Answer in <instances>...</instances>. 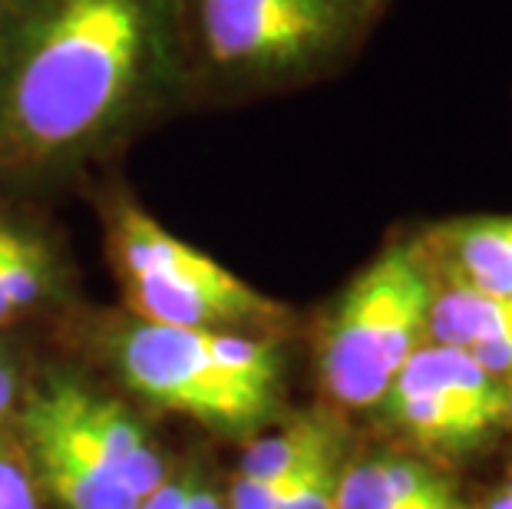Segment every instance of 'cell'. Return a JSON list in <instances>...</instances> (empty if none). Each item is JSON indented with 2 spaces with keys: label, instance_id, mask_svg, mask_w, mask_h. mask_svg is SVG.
Returning a JSON list of instances; mask_svg holds the SVG:
<instances>
[{
  "label": "cell",
  "instance_id": "obj_1",
  "mask_svg": "<svg viewBox=\"0 0 512 509\" xmlns=\"http://www.w3.org/2000/svg\"><path fill=\"white\" fill-rule=\"evenodd\" d=\"M182 110L169 0H10L0 20V196L96 166Z\"/></svg>",
  "mask_w": 512,
  "mask_h": 509
},
{
  "label": "cell",
  "instance_id": "obj_2",
  "mask_svg": "<svg viewBox=\"0 0 512 509\" xmlns=\"http://www.w3.org/2000/svg\"><path fill=\"white\" fill-rule=\"evenodd\" d=\"M390 0H169L182 110L242 106L341 73Z\"/></svg>",
  "mask_w": 512,
  "mask_h": 509
},
{
  "label": "cell",
  "instance_id": "obj_3",
  "mask_svg": "<svg viewBox=\"0 0 512 509\" xmlns=\"http://www.w3.org/2000/svg\"><path fill=\"white\" fill-rule=\"evenodd\" d=\"M86 341L136 397L225 437H248L285 397L281 338L93 314Z\"/></svg>",
  "mask_w": 512,
  "mask_h": 509
},
{
  "label": "cell",
  "instance_id": "obj_4",
  "mask_svg": "<svg viewBox=\"0 0 512 509\" xmlns=\"http://www.w3.org/2000/svg\"><path fill=\"white\" fill-rule=\"evenodd\" d=\"M106 258L116 275L123 311L152 324L281 338L291 314L228 272L212 255L182 242L129 192L100 202Z\"/></svg>",
  "mask_w": 512,
  "mask_h": 509
},
{
  "label": "cell",
  "instance_id": "obj_5",
  "mask_svg": "<svg viewBox=\"0 0 512 509\" xmlns=\"http://www.w3.org/2000/svg\"><path fill=\"white\" fill-rule=\"evenodd\" d=\"M437 278L420 238H397L334 298L318 331V374L344 410H374L410 354L427 344Z\"/></svg>",
  "mask_w": 512,
  "mask_h": 509
},
{
  "label": "cell",
  "instance_id": "obj_6",
  "mask_svg": "<svg viewBox=\"0 0 512 509\" xmlns=\"http://www.w3.org/2000/svg\"><path fill=\"white\" fill-rule=\"evenodd\" d=\"M10 424L20 430V440L53 443L73 460L129 486L139 500L172 476L162 450L119 400L60 367H47L24 387Z\"/></svg>",
  "mask_w": 512,
  "mask_h": 509
},
{
  "label": "cell",
  "instance_id": "obj_7",
  "mask_svg": "<svg viewBox=\"0 0 512 509\" xmlns=\"http://www.w3.org/2000/svg\"><path fill=\"white\" fill-rule=\"evenodd\" d=\"M374 410L423 453H470L509 424V387L466 351L427 341Z\"/></svg>",
  "mask_w": 512,
  "mask_h": 509
},
{
  "label": "cell",
  "instance_id": "obj_8",
  "mask_svg": "<svg viewBox=\"0 0 512 509\" xmlns=\"http://www.w3.org/2000/svg\"><path fill=\"white\" fill-rule=\"evenodd\" d=\"M70 301V265L47 225L0 196V331Z\"/></svg>",
  "mask_w": 512,
  "mask_h": 509
},
{
  "label": "cell",
  "instance_id": "obj_9",
  "mask_svg": "<svg viewBox=\"0 0 512 509\" xmlns=\"http://www.w3.org/2000/svg\"><path fill=\"white\" fill-rule=\"evenodd\" d=\"M427 341L466 351L496 381L512 384V298H496L437 278Z\"/></svg>",
  "mask_w": 512,
  "mask_h": 509
},
{
  "label": "cell",
  "instance_id": "obj_10",
  "mask_svg": "<svg viewBox=\"0 0 512 509\" xmlns=\"http://www.w3.org/2000/svg\"><path fill=\"white\" fill-rule=\"evenodd\" d=\"M433 275L512 298V215H470L417 235Z\"/></svg>",
  "mask_w": 512,
  "mask_h": 509
},
{
  "label": "cell",
  "instance_id": "obj_11",
  "mask_svg": "<svg viewBox=\"0 0 512 509\" xmlns=\"http://www.w3.org/2000/svg\"><path fill=\"white\" fill-rule=\"evenodd\" d=\"M344 440V424L334 410L318 407L291 417L278 433L252 440L245 450L242 467L235 473V483L228 490V509H268L271 493L288 480L294 470H301L314 453H321L331 443Z\"/></svg>",
  "mask_w": 512,
  "mask_h": 509
},
{
  "label": "cell",
  "instance_id": "obj_12",
  "mask_svg": "<svg viewBox=\"0 0 512 509\" xmlns=\"http://www.w3.org/2000/svg\"><path fill=\"white\" fill-rule=\"evenodd\" d=\"M450 486L453 483L427 460L377 453V457L344 463L337 509H403Z\"/></svg>",
  "mask_w": 512,
  "mask_h": 509
},
{
  "label": "cell",
  "instance_id": "obj_13",
  "mask_svg": "<svg viewBox=\"0 0 512 509\" xmlns=\"http://www.w3.org/2000/svg\"><path fill=\"white\" fill-rule=\"evenodd\" d=\"M344 443L328 447L318 453L304 473L298 476V483L291 486L288 500L281 503V509H337V493H341V473H344Z\"/></svg>",
  "mask_w": 512,
  "mask_h": 509
},
{
  "label": "cell",
  "instance_id": "obj_14",
  "mask_svg": "<svg viewBox=\"0 0 512 509\" xmlns=\"http://www.w3.org/2000/svg\"><path fill=\"white\" fill-rule=\"evenodd\" d=\"M136 509H225V500L195 470L172 473L159 490L139 500Z\"/></svg>",
  "mask_w": 512,
  "mask_h": 509
},
{
  "label": "cell",
  "instance_id": "obj_15",
  "mask_svg": "<svg viewBox=\"0 0 512 509\" xmlns=\"http://www.w3.org/2000/svg\"><path fill=\"white\" fill-rule=\"evenodd\" d=\"M0 509H40L37 480L0 437Z\"/></svg>",
  "mask_w": 512,
  "mask_h": 509
},
{
  "label": "cell",
  "instance_id": "obj_16",
  "mask_svg": "<svg viewBox=\"0 0 512 509\" xmlns=\"http://www.w3.org/2000/svg\"><path fill=\"white\" fill-rule=\"evenodd\" d=\"M24 394V374H20V354L10 331H0V437L14 420V410Z\"/></svg>",
  "mask_w": 512,
  "mask_h": 509
},
{
  "label": "cell",
  "instance_id": "obj_17",
  "mask_svg": "<svg viewBox=\"0 0 512 509\" xmlns=\"http://www.w3.org/2000/svg\"><path fill=\"white\" fill-rule=\"evenodd\" d=\"M403 509H470V506H466L460 496H456L453 486H450V490H440V493L427 496V500H417V503H410V506H403Z\"/></svg>",
  "mask_w": 512,
  "mask_h": 509
},
{
  "label": "cell",
  "instance_id": "obj_18",
  "mask_svg": "<svg viewBox=\"0 0 512 509\" xmlns=\"http://www.w3.org/2000/svg\"><path fill=\"white\" fill-rule=\"evenodd\" d=\"M483 509H512V496H509L506 490H496V493L483 503Z\"/></svg>",
  "mask_w": 512,
  "mask_h": 509
},
{
  "label": "cell",
  "instance_id": "obj_19",
  "mask_svg": "<svg viewBox=\"0 0 512 509\" xmlns=\"http://www.w3.org/2000/svg\"><path fill=\"white\" fill-rule=\"evenodd\" d=\"M509 387V424H512V384H506Z\"/></svg>",
  "mask_w": 512,
  "mask_h": 509
},
{
  "label": "cell",
  "instance_id": "obj_20",
  "mask_svg": "<svg viewBox=\"0 0 512 509\" xmlns=\"http://www.w3.org/2000/svg\"><path fill=\"white\" fill-rule=\"evenodd\" d=\"M7 4H10V0H0V20H4V10H7Z\"/></svg>",
  "mask_w": 512,
  "mask_h": 509
}]
</instances>
